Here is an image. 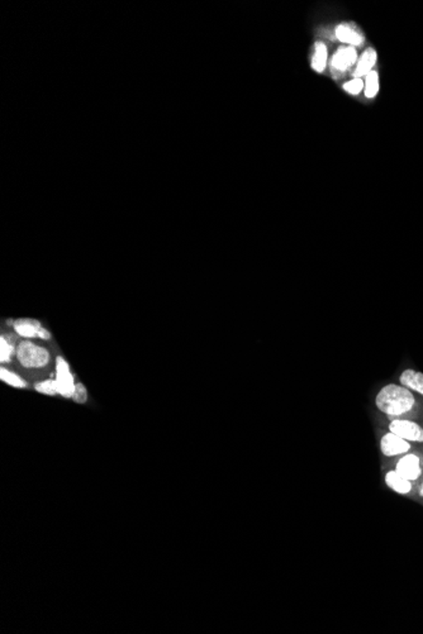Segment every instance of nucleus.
Listing matches in <instances>:
<instances>
[{"instance_id":"nucleus-3","label":"nucleus","mask_w":423,"mask_h":634,"mask_svg":"<svg viewBox=\"0 0 423 634\" xmlns=\"http://www.w3.org/2000/svg\"><path fill=\"white\" fill-rule=\"evenodd\" d=\"M56 384H57V390L59 395L64 397H73L75 389H76V383H75L74 373L70 370L66 360L57 356L56 357Z\"/></svg>"},{"instance_id":"nucleus-4","label":"nucleus","mask_w":423,"mask_h":634,"mask_svg":"<svg viewBox=\"0 0 423 634\" xmlns=\"http://www.w3.org/2000/svg\"><path fill=\"white\" fill-rule=\"evenodd\" d=\"M389 431L411 443H423V427L417 421L395 418L389 423Z\"/></svg>"},{"instance_id":"nucleus-20","label":"nucleus","mask_w":423,"mask_h":634,"mask_svg":"<svg viewBox=\"0 0 423 634\" xmlns=\"http://www.w3.org/2000/svg\"><path fill=\"white\" fill-rule=\"evenodd\" d=\"M418 495L423 498V482H421V485H419V488H418Z\"/></svg>"},{"instance_id":"nucleus-12","label":"nucleus","mask_w":423,"mask_h":634,"mask_svg":"<svg viewBox=\"0 0 423 634\" xmlns=\"http://www.w3.org/2000/svg\"><path fill=\"white\" fill-rule=\"evenodd\" d=\"M17 335H3L0 337V362L4 365L11 362L13 359V354H17V346H16V340Z\"/></svg>"},{"instance_id":"nucleus-6","label":"nucleus","mask_w":423,"mask_h":634,"mask_svg":"<svg viewBox=\"0 0 423 634\" xmlns=\"http://www.w3.org/2000/svg\"><path fill=\"white\" fill-rule=\"evenodd\" d=\"M394 469L407 480L417 482L423 474L422 460L416 453L408 452L399 457Z\"/></svg>"},{"instance_id":"nucleus-5","label":"nucleus","mask_w":423,"mask_h":634,"mask_svg":"<svg viewBox=\"0 0 423 634\" xmlns=\"http://www.w3.org/2000/svg\"><path fill=\"white\" fill-rule=\"evenodd\" d=\"M381 455L388 458L400 457L411 452L412 443L393 432H386L379 439Z\"/></svg>"},{"instance_id":"nucleus-16","label":"nucleus","mask_w":423,"mask_h":634,"mask_svg":"<svg viewBox=\"0 0 423 634\" xmlns=\"http://www.w3.org/2000/svg\"><path fill=\"white\" fill-rule=\"evenodd\" d=\"M35 390L37 391V393H41V394H44V395H49V397H54V395L59 394L55 378H47V380L36 383L35 384Z\"/></svg>"},{"instance_id":"nucleus-13","label":"nucleus","mask_w":423,"mask_h":634,"mask_svg":"<svg viewBox=\"0 0 423 634\" xmlns=\"http://www.w3.org/2000/svg\"><path fill=\"white\" fill-rule=\"evenodd\" d=\"M336 37L341 42L349 43L352 46H360L364 41V37L360 33L354 31L347 25H338L336 28Z\"/></svg>"},{"instance_id":"nucleus-2","label":"nucleus","mask_w":423,"mask_h":634,"mask_svg":"<svg viewBox=\"0 0 423 634\" xmlns=\"http://www.w3.org/2000/svg\"><path fill=\"white\" fill-rule=\"evenodd\" d=\"M16 357L20 366L25 369H43L47 366L51 361V354L47 348L38 346L28 340L19 342Z\"/></svg>"},{"instance_id":"nucleus-18","label":"nucleus","mask_w":423,"mask_h":634,"mask_svg":"<svg viewBox=\"0 0 423 634\" xmlns=\"http://www.w3.org/2000/svg\"><path fill=\"white\" fill-rule=\"evenodd\" d=\"M362 88H364L362 80L356 79V78L351 80V81H347L344 85L345 90L349 92V94H352V95H357L359 92H362Z\"/></svg>"},{"instance_id":"nucleus-10","label":"nucleus","mask_w":423,"mask_h":634,"mask_svg":"<svg viewBox=\"0 0 423 634\" xmlns=\"http://www.w3.org/2000/svg\"><path fill=\"white\" fill-rule=\"evenodd\" d=\"M356 51L352 47H345L338 49L336 55L332 59V67L338 71H345L356 61Z\"/></svg>"},{"instance_id":"nucleus-17","label":"nucleus","mask_w":423,"mask_h":634,"mask_svg":"<svg viewBox=\"0 0 423 634\" xmlns=\"http://www.w3.org/2000/svg\"><path fill=\"white\" fill-rule=\"evenodd\" d=\"M379 92V76L376 71H371L367 76V83H365V95L368 98H374L375 95Z\"/></svg>"},{"instance_id":"nucleus-9","label":"nucleus","mask_w":423,"mask_h":634,"mask_svg":"<svg viewBox=\"0 0 423 634\" xmlns=\"http://www.w3.org/2000/svg\"><path fill=\"white\" fill-rule=\"evenodd\" d=\"M384 482L388 488L399 495L410 494L413 489V482L399 475L395 469H389L384 476Z\"/></svg>"},{"instance_id":"nucleus-8","label":"nucleus","mask_w":423,"mask_h":634,"mask_svg":"<svg viewBox=\"0 0 423 634\" xmlns=\"http://www.w3.org/2000/svg\"><path fill=\"white\" fill-rule=\"evenodd\" d=\"M399 384L403 385L413 394H418L423 397V372L405 369V371L399 375Z\"/></svg>"},{"instance_id":"nucleus-1","label":"nucleus","mask_w":423,"mask_h":634,"mask_svg":"<svg viewBox=\"0 0 423 634\" xmlns=\"http://www.w3.org/2000/svg\"><path fill=\"white\" fill-rule=\"evenodd\" d=\"M417 400L412 391L403 385L386 384L375 397V407L389 418H402L416 408Z\"/></svg>"},{"instance_id":"nucleus-19","label":"nucleus","mask_w":423,"mask_h":634,"mask_svg":"<svg viewBox=\"0 0 423 634\" xmlns=\"http://www.w3.org/2000/svg\"><path fill=\"white\" fill-rule=\"evenodd\" d=\"M75 402H79V404H84L88 400V390H86L85 386L79 383V384H76V389H75L74 395L71 397Z\"/></svg>"},{"instance_id":"nucleus-11","label":"nucleus","mask_w":423,"mask_h":634,"mask_svg":"<svg viewBox=\"0 0 423 634\" xmlns=\"http://www.w3.org/2000/svg\"><path fill=\"white\" fill-rule=\"evenodd\" d=\"M375 62H376V52H375V49H367L362 54L359 62H357V66H356L355 70L356 79H362V76H368L369 73L373 71Z\"/></svg>"},{"instance_id":"nucleus-7","label":"nucleus","mask_w":423,"mask_h":634,"mask_svg":"<svg viewBox=\"0 0 423 634\" xmlns=\"http://www.w3.org/2000/svg\"><path fill=\"white\" fill-rule=\"evenodd\" d=\"M13 328L16 335L23 338H41V340H51V333L46 328H43L42 324L36 319H18L13 322Z\"/></svg>"},{"instance_id":"nucleus-15","label":"nucleus","mask_w":423,"mask_h":634,"mask_svg":"<svg viewBox=\"0 0 423 634\" xmlns=\"http://www.w3.org/2000/svg\"><path fill=\"white\" fill-rule=\"evenodd\" d=\"M327 62V49L323 43H316L314 56H313L312 67L317 73H322L325 70Z\"/></svg>"},{"instance_id":"nucleus-14","label":"nucleus","mask_w":423,"mask_h":634,"mask_svg":"<svg viewBox=\"0 0 423 634\" xmlns=\"http://www.w3.org/2000/svg\"><path fill=\"white\" fill-rule=\"evenodd\" d=\"M0 380L16 389H25L28 386V383L20 375L4 366L0 367Z\"/></svg>"}]
</instances>
